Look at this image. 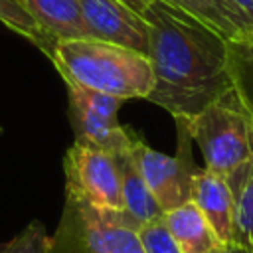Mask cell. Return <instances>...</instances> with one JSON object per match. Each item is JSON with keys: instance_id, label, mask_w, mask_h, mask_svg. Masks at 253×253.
<instances>
[{"instance_id": "21", "label": "cell", "mask_w": 253, "mask_h": 253, "mask_svg": "<svg viewBox=\"0 0 253 253\" xmlns=\"http://www.w3.org/2000/svg\"><path fill=\"white\" fill-rule=\"evenodd\" d=\"M219 253H249V251H245L243 247H239L237 243H227V245H223L221 247V251Z\"/></svg>"}, {"instance_id": "6", "label": "cell", "mask_w": 253, "mask_h": 253, "mask_svg": "<svg viewBox=\"0 0 253 253\" xmlns=\"http://www.w3.org/2000/svg\"><path fill=\"white\" fill-rule=\"evenodd\" d=\"M65 85L75 142L89 144L111 154H119L132 144L134 130L119 123L123 99L75 83Z\"/></svg>"}, {"instance_id": "15", "label": "cell", "mask_w": 253, "mask_h": 253, "mask_svg": "<svg viewBox=\"0 0 253 253\" xmlns=\"http://www.w3.org/2000/svg\"><path fill=\"white\" fill-rule=\"evenodd\" d=\"M227 67L237 99L253 117V28L227 40Z\"/></svg>"}, {"instance_id": "3", "label": "cell", "mask_w": 253, "mask_h": 253, "mask_svg": "<svg viewBox=\"0 0 253 253\" xmlns=\"http://www.w3.org/2000/svg\"><path fill=\"white\" fill-rule=\"evenodd\" d=\"M192 140L200 146L206 168L227 176L253 156V117L231 89L194 117H184Z\"/></svg>"}, {"instance_id": "17", "label": "cell", "mask_w": 253, "mask_h": 253, "mask_svg": "<svg viewBox=\"0 0 253 253\" xmlns=\"http://www.w3.org/2000/svg\"><path fill=\"white\" fill-rule=\"evenodd\" d=\"M49 247L51 235H47L42 221L34 219L8 243H2L0 253H49Z\"/></svg>"}, {"instance_id": "13", "label": "cell", "mask_w": 253, "mask_h": 253, "mask_svg": "<svg viewBox=\"0 0 253 253\" xmlns=\"http://www.w3.org/2000/svg\"><path fill=\"white\" fill-rule=\"evenodd\" d=\"M225 182L233 198V243L253 253V156L233 168Z\"/></svg>"}, {"instance_id": "10", "label": "cell", "mask_w": 253, "mask_h": 253, "mask_svg": "<svg viewBox=\"0 0 253 253\" xmlns=\"http://www.w3.org/2000/svg\"><path fill=\"white\" fill-rule=\"evenodd\" d=\"M115 156H117L119 170H121L123 213L126 215V219L136 229H140L144 223H148L156 217H162L164 211H162V208L158 206V202L154 200L152 192L146 186V180H144V176L140 172V166L136 162V156L132 152V144L126 150H123Z\"/></svg>"}, {"instance_id": "5", "label": "cell", "mask_w": 253, "mask_h": 253, "mask_svg": "<svg viewBox=\"0 0 253 253\" xmlns=\"http://www.w3.org/2000/svg\"><path fill=\"white\" fill-rule=\"evenodd\" d=\"M178 130V150L174 156L150 148L136 132L132 140V152L146 180L148 190L162 208L170 211L186 202H192L194 178L200 172L192 158V136L184 117H174Z\"/></svg>"}, {"instance_id": "7", "label": "cell", "mask_w": 253, "mask_h": 253, "mask_svg": "<svg viewBox=\"0 0 253 253\" xmlns=\"http://www.w3.org/2000/svg\"><path fill=\"white\" fill-rule=\"evenodd\" d=\"M65 192L99 210L123 211V188L117 156L81 142H73L63 156Z\"/></svg>"}, {"instance_id": "4", "label": "cell", "mask_w": 253, "mask_h": 253, "mask_svg": "<svg viewBox=\"0 0 253 253\" xmlns=\"http://www.w3.org/2000/svg\"><path fill=\"white\" fill-rule=\"evenodd\" d=\"M49 253H144L138 229L123 211L99 210L65 192Z\"/></svg>"}, {"instance_id": "22", "label": "cell", "mask_w": 253, "mask_h": 253, "mask_svg": "<svg viewBox=\"0 0 253 253\" xmlns=\"http://www.w3.org/2000/svg\"><path fill=\"white\" fill-rule=\"evenodd\" d=\"M0 132H2V126H0Z\"/></svg>"}, {"instance_id": "18", "label": "cell", "mask_w": 253, "mask_h": 253, "mask_svg": "<svg viewBox=\"0 0 253 253\" xmlns=\"http://www.w3.org/2000/svg\"><path fill=\"white\" fill-rule=\"evenodd\" d=\"M138 239L142 243L144 253H182L166 227L164 215L144 223L138 229Z\"/></svg>"}, {"instance_id": "12", "label": "cell", "mask_w": 253, "mask_h": 253, "mask_svg": "<svg viewBox=\"0 0 253 253\" xmlns=\"http://www.w3.org/2000/svg\"><path fill=\"white\" fill-rule=\"evenodd\" d=\"M164 221L182 253H219L223 247L194 202L164 211Z\"/></svg>"}, {"instance_id": "1", "label": "cell", "mask_w": 253, "mask_h": 253, "mask_svg": "<svg viewBox=\"0 0 253 253\" xmlns=\"http://www.w3.org/2000/svg\"><path fill=\"white\" fill-rule=\"evenodd\" d=\"M142 18L154 73L150 103L188 119L233 89L223 36L164 0H152Z\"/></svg>"}, {"instance_id": "8", "label": "cell", "mask_w": 253, "mask_h": 253, "mask_svg": "<svg viewBox=\"0 0 253 253\" xmlns=\"http://www.w3.org/2000/svg\"><path fill=\"white\" fill-rule=\"evenodd\" d=\"M89 38L148 55V24L121 0H77Z\"/></svg>"}, {"instance_id": "9", "label": "cell", "mask_w": 253, "mask_h": 253, "mask_svg": "<svg viewBox=\"0 0 253 253\" xmlns=\"http://www.w3.org/2000/svg\"><path fill=\"white\" fill-rule=\"evenodd\" d=\"M192 202L202 211L217 239L227 245L233 243V198L223 176L200 168L194 178Z\"/></svg>"}, {"instance_id": "16", "label": "cell", "mask_w": 253, "mask_h": 253, "mask_svg": "<svg viewBox=\"0 0 253 253\" xmlns=\"http://www.w3.org/2000/svg\"><path fill=\"white\" fill-rule=\"evenodd\" d=\"M0 22L12 32L24 36L28 42H32L49 57L55 43L42 32V28L36 24L32 14L24 8L20 0H0Z\"/></svg>"}, {"instance_id": "19", "label": "cell", "mask_w": 253, "mask_h": 253, "mask_svg": "<svg viewBox=\"0 0 253 253\" xmlns=\"http://www.w3.org/2000/svg\"><path fill=\"white\" fill-rule=\"evenodd\" d=\"M239 14H243L247 20H249V24L253 26V0H227Z\"/></svg>"}, {"instance_id": "11", "label": "cell", "mask_w": 253, "mask_h": 253, "mask_svg": "<svg viewBox=\"0 0 253 253\" xmlns=\"http://www.w3.org/2000/svg\"><path fill=\"white\" fill-rule=\"evenodd\" d=\"M42 32L53 42L89 38L77 0H20Z\"/></svg>"}, {"instance_id": "20", "label": "cell", "mask_w": 253, "mask_h": 253, "mask_svg": "<svg viewBox=\"0 0 253 253\" xmlns=\"http://www.w3.org/2000/svg\"><path fill=\"white\" fill-rule=\"evenodd\" d=\"M123 4H126L128 8H132V10H136V12H144L146 10V6L152 2V0H121Z\"/></svg>"}, {"instance_id": "2", "label": "cell", "mask_w": 253, "mask_h": 253, "mask_svg": "<svg viewBox=\"0 0 253 253\" xmlns=\"http://www.w3.org/2000/svg\"><path fill=\"white\" fill-rule=\"evenodd\" d=\"M49 59L65 83L126 99H146L154 87L148 55L93 38L61 40Z\"/></svg>"}, {"instance_id": "14", "label": "cell", "mask_w": 253, "mask_h": 253, "mask_svg": "<svg viewBox=\"0 0 253 253\" xmlns=\"http://www.w3.org/2000/svg\"><path fill=\"white\" fill-rule=\"evenodd\" d=\"M164 2L194 16L196 20L210 26L225 40H233L253 28L249 20L243 14H239L227 0H164Z\"/></svg>"}]
</instances>
